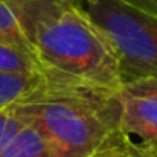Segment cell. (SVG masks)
Wrapping results in <instances>:
<instances>
[{
	"label": "cell",
	"instance_id": "6da1fadb",
	"mask_svg": "<svg viewBox=\"0 0 157 157\" xmlns=\"http://www.w3.org/2000/svg\"><path fill=\"white\" fill-rule=\"evenodd\" d=\"M15 103L42 132L52 157H93L132 140L120 127V91L46 75Z\"/></svg>",
	"mask_w": 157,
	"mask_h": 157
},
{
	"label": "cell",
	"instance_id": "7a4b0ae2",
	"mask_svg": "<svg viewBox=\"0 0 157 157\" xmlns=\"http://www.w3.org/2000/svg\"><path fill=\"white\" fill-rule=\"evenodd\" d=\"M12 4L46 75L95 88L122 90L113 46L75 0Z\"/></svg>",
	"mask_w": 157,
	"mask_h": 157
},
{
	"label": "cell",
	"instance_id": "3957f363",
	"mask_svg": "<svg viewBox=\"0 0 157 157\" xmlns=\"http://www.w3.org/2000/svg\"><path fill=\"white\" fill-rule=\"evenodd\" d=\"M108 37L122 86L157 78V19L125 0H75Z\"/></svg>",
	"mask_w": 157,
	"mask_h": 157
},
{
	"label": "cell",
	"instance_id": "277c9868",
	"mask_svg": "<svg viewBox=\"0 0 157 157\" xmlns=\"http://www.w3.org/2000/svg\"><path fill=\"white\" fill-rule=\"evenodd\" d=\"M120 100L122 132L157 152V95H132L120 90Z\"/></svg>",
	"mask_w": 157,
	"mask_h": 157
},
{
	"label": "cell",
	"instance_id": "5b68a950",
	"mask_svg": "<svg viewBox=\"0 0 157 157\" xmlns=\"http://www.w3.org/2000/svg\"><path fill=\"white\" fill-rule=\"evenodd\" d=\"M0 73L22 76H44L46 71L31 48L0 41Z\"/></svg>",
	"mask_w": 157,
	"mask_h": 157
},
{
	"label": "cell",
	"instance_id": "8992f818",
	"mask_svg": "<svg viewBox=\"0 0 157 157\" xmlns=\"http://www.w3.org/2000/svg\"><path fill=\"white\" fill-rule=\"evenodd\" d=\"M0 157H52V152L41 130L25 123L0 152Z\"/></svg>",
	"mask_w": 157,
	"mask_h": 157
},
{
	"label": "cell",
	"instance_id": "52a82bcc",
	"mask_svg": "<svg viewBox=\"0 0 157 157\" xmlns=\"http://www.w3.org/2000/svg\"><path fill=\"white\" fill-rule=\"evenodd\" d=\"M44 76H22L0 73V108L9 106L24 98L34 86H37L42 81Z\"/></svg>",
	"mask_w": 157,
	"mask_h": 157
},
{
	"label": "cell",
	"instance_id": "ba28073f",
	"mask_svg": "<svg viewBox=\"0 0 157 157\" xmlns=\"http://www.w3.org/2000/svg\"><path fill=\"white\" fill-rule=\"evenodd\" d=\"M0 41L31 48L24 27H22V22L17 15V10L14 4L9 0H0Z\"/></svg>",
	"mask_w": 157,
	"mask_h": 157
},
{
	"label": "cell",
	"instance_id": "9c48e42d",
	"mask_svg": "<svg viewBox=\"0 0 157 157\" xmlns=\"http://www.w3.org/2000/svg\"><path fill=\"white\" fill-rule=\"evenodd\" d=\"M27 123L21 112L17 108V103H12L9 106L0 108V152L5 149L12 137Z\"/></svg>",
	"mask_w": 157,
	"mask_h": 157
},
{
	"label": "cell",
	"instance_id": "30bf717a",
	"mask_svg": "<svg viewBox=\"0 0 157 157\" xmlns=\"http://www.w3.org/2000/svg\"><path fill=\"white\" fill-rule=\"evenodd\" d=\"M93 157H157V152H154L152 149L135 142V140H130L125 145L106 149L103 152H98Z\"/></svg>",
	"mask_w": 157,
	"mask_h": 157
},
{
	"label": "cell",
	"instance_id": "8fae6325",
	"mask_svg": "<svg viewBox=\"0 0 157 157\" xmlns=\"http://www.w3.org/2000/svg\"><path fill=\"white\" fill-rule=\"evenodd\" d=\"M122 91L132 93V95H157V78L140 79V81L125 85L122 86Z\"/></svg>",
	"mask_w": 157,
	"mask_h": 157
},
{
	"label": "cell",
	"instance_id": "7c38bea8",
	"mask_svg": "<svg viewBox=\"0 0 157 157\" xmlns=\"http://www.w3.org/2000/svg\"><path fill=\"white\" fill-rule=\"evenodd\" d=\"M125 2H128L130 5H133V7L140 9L145 14L157 19V0H125Z\"/></svg>",
	"mask_w": 157,
	"mask_h": 157
},
{
	"label": "cell",
	"instance_id": "4fadbf2b",
	"mask_svg": "<svg viewBox=\"0 0 157 157\" xmlns=\"http://www.w3.org/2000/svg\"><path fill=\"white\" fill-rule=\"evenodd\" d=\"M9 2H15V0H9Z\"/></svg>",
	"mask_w": 157,
	"mask_h": 157
}]
</instances>
